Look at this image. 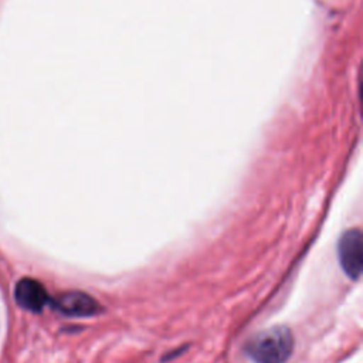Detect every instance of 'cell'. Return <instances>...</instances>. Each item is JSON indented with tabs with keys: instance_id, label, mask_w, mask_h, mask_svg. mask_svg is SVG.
Listing matches in <instances>:
<instances>
[{
	"instance_id": "cell-4",
	"label": "cell",
	"mask_w": 363,
	"mask_h": 363,
	"mask_svg": "<svg viewBox=\"0 0 363 363\" xmlns=\"http://www.w3.org/2000/svg\"><path fill=\"white\" fill-rule=\"evenodd\" d=\"M17 305L31 312H40L48 302V294L43 284L33 278H23L14 289Z\"/></svg>"
},
{
	"instance_id": "cell-3",
	"label": "cell",
	"mask_w": 363,
	"mask_h": 363,
	"mask_svg": "<svg viewBox=\"0 0 363 363\" xmlns=\"http://www.w3.org/2000/svg\"><path fill=\"white\" fill-rule=\"evenodd\" d=\"M54 306L61 313L77 318L92 316L101 311L99 303L91 295L81 291H69L60 294L54 299Z\"/></svg>"
},
{
	"instance_id": "cell-1",
	"label": "cell",
	"mask_w": 363,
	"mask_h": 363,
	"mask_svg": "<svg viewBox=\"0 0 363 363\" xmlns=\"http://www.w3.org/2000/svg\"><path fill=\"white\" fill-rule=\"evenodd\" d=\"M245 352L255 363H285L294 352V336L289 328L277 325L252 336Z\"/></svg>"
},
{
	"instance_id": "cell-2",
	"label": "cell",
	"mask_w": 363,
	"mask_h": 363,
	"mask_svg": "<svg viewBox=\"0 0 363 363\" xmlns=\"http://www.w3.org/2000/svg\"><path fill=\"white\" fill-rule=\"evenodd\" d=\"M339 264L350 279H359L363 268V235L359 228L347 230L337 242Z\"/></svg>"
}]
</instances>
